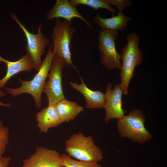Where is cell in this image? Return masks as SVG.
Wrapping results in <instances>:
<instances>
[{
  "label": "cell",
  "mask_w": 167,
  "mask_h": 167,
  "mask_svg": "<svg viewBox=\"0 0 167 167\" xmlns=\"http://www.w3.org/2000/svg\"><path fill=\"white\" fill-rule=\"evenodd\" d=\"M53 48L52 43L38 72L32 79L26 81L19 78L21 86L15 88H5L7 92L13 96L23 93H29L34 98L36 107L38 108L41 107L43 88L54 55Z\"/></svg>",
  "instance_id": "cell-1"
},
{
  "label": "cell",
  "mask_w": 167,
  "mask_h": 167,
  "mask_svg": "<svg viewBox=\"0 0 167 167\" xmlns=\"http://www.w3.org/2000/svg\"><path fill=\"white\" fill-rule=\"evenodd\" d=\"M126 39L127 44L120 54L122 63L119 85L125 95L128 93L130 82L134 76L135 69L141 64L143 59L142 51L138 46L139 38L137 34H129Z\"/></svg>",
  "instance_id": "cell-2"
},
{
  "label": "cell",
  "mask_w": 167,
  "mask_h": 167,
  "mask_svg": "<svg viewBox=\"0 0 167 167\" xmlns=\"http://www.w3.org/2000/svg\"><path fill=\"white\" fill-rule=\"evenodd\" d=\"M65 144L68 156L78 161L98 163L103 159L102 151L91 136H86L79 132L71 135Z\"/></svg>",
  "instance_id": "cell-3"
},
{
  "label": "cell",
  "mask_w": 167,
  "mask_h": 167,
  "mask_svg": "<svg viewBox=\"0 0 167 167\" xmlns=\"http://www.w3.org/2000/svg\"><path fill=\"white\" fill-rule=\"evenodd\" d=\"M145 120L143 111L137 109L133 110L128 115L118 119V131L120 136L141 144L150 141L152 135L145 127Z\"/></svg>",
  "instance_id": "cell-4"
},
{
  "label": "cell",
  "mask_w": 167,
  "mask_h": 167,
  "mask_svg": "<svg viewBox=\"0 0 167 167\" xmlns=\"http://www.w3.org/2000/svg\"><path fill=\"white\" fill-rule=\"evenodd\" d=\"M71 23L66 20L61 21L58 19L53 29L51 35L53 40V51L66 61L67 66L71 65L76 69L71 59L70 43L76 31L70 26Z\"/></svg>",
  "instance_id": "cell-5"
},
{
  "label": "cell",
  "mask_w": 167,
  "mask_h": 167,
  "mask_svg": "<svg viewBox=\"0 0 167 167\" xmlns=\"http://www.w3.org/2000/svg\"><path fill=\"white\" fill-rule=\"evenodd\" d=\"M97 48L100 53L101 63L109 70H121V57L115 48V40L118 36V31L102 29L99 32Z\"/></svg>",
  "instance_id": "cell-6"
},
{
  "label": "cell",
  "mask_w": 167,
  "mask_h": 167,
  "mask_svg": "<svg viewBox=\"0 0 167 167\" xmlns=\"http://www.w3.org/2000/svg\"><path fill=\"white\" fill-rule=\"evenodd\" d=\"M67 65L63 58L54 55L48 75L49 79L45 82L42 91L46 95L48 105H55L65 98L62 88V77L63 70Z\"/></svg>",
  "instance_id": "cell-7"
},
{
  "label": "cell",
  "mask_w": 167,
  "mask_h": 167,
  "mask_svg": "<svg viewBox=\"0 0 167 167\" xmlns=\"http://www.w3.org/2000/svg\"><path fill=\"white\" fill-rule=\"evenodd\" d=\"M11 17L17 23L24 32L26 37L27 45L26 51L29 56L33 66V68L38 71L42 63L41 57L44 53L46 46L49 43V40L41 32L42 26L40 24L38 27V32L34 34L30 32L19 20L15 13Z\"/></svg>",
  "instance_id": "cell-8"
},
{
  "label": "cell",
  "mask_w": 167,
  "mask_h": 167,
  "mask_svg": "<svg viewBox=\"0 0 167 167\" xmlns=\"http://www.w3.org/2000/svg\"><path fill=\"white\" fill-rule=\"evenodd\" d=\"M112 84L108 83L105 95V115L104 120L106 122L110 120L119 119L124 116L126 111L122 107V96L123 91L119 84L115 85L112 89Z\"/></svg>",
  "instance_id": "cell-9"
},
{
  "label": "cell",
  "mask_w": 167,
  "mask_h": 167,
  "mask_svg": "<svg viewBox=\"0 0 167 167\" xmlns=\"http://www.w3.org/2000/svg\"><path fill=\"white\" fill-rule=\"evenodd\" d=\"M60 157L54 149L39 147L29 157L23 160L22 167H63Z\"/></svg>",
  "instance_id": "cell-10"
},
{
  "label": "cell",
  "mask_w": 167,
  "mask_h": 167,
  "mask_svg": "<svg viewBox=\"0 0 167 167\" xmlns=\"http://www.w3.org/2000/svg\"><path fill=\"white\" fill-rule=\"evenodd\" d=\"M60 17L63 18L70 23L74 18H78L84 22L90 28H92L91 24L80 14L76 6L68 0H57L46 15V19L49 20Z\"/></svg>",
  "instance_id": "cell-11"
},
{
  "label": "cell",
  "mask_w": 167,
  "mask_h": 167,
  "mask_svg": "<svg viewBox=\"0 0 167 167\" xmlns=\"http://www.w3.org/2000/svg\"><path fill=\"white\" fill-rule=\"evenodd\" d=\"M81 83L70 82L69 84L73 88L82 93L86 100V107L88 109L104 108L105 105V95L100 90L93 91L89 89L79 75Z\"/></svg>",
  "instance_id": "cell-12"
},
{
  "label": "cell",
  "mask_w": 167,
  "mask_h": 167,
  "mask_svg": "<svg viewBox=\"0 0 167 167\" xmlns=\"http://www.w3.org/2000/svg\"><path fill=\"white\" fill-rule=\"evenodd\" d=\"M5 63L7 71L5 76L0 79V88H3L8 81L13 76L22 71L29 72L33 68L32 60L26 53L17 61L12 62L6 60L0 55V63Z\"/></svg>",
  "instance_id": "cell-13"
},
{
  "label": "cell",
  "mask_w": 167,
  "mask_h": 167,
  "mask_svg": "<svg viewBox=\"0 0 167 167\" xmlns=\"http://www.w3.org/2000/svg\"><path fill=\"white\" fill-rule=\"evenodd\" d=\"M36 117L37 126L42 132L46 133L62 123L55 105H48L37 113Z\"/></svg>",
  "instance_id": "cell-14"
},
{
  "label": "cell",
  "mask_w": 167,
  "mask_h": 167,
  "mask_svg": "<svg viewBox=\"0 0 167 167\" xmlns=\"http://www.w3.org/2000/svg\"><path fill=\"white\" fill-rule=\"evenodd\" d=\"M95 22L102 29L118 31H124L128 22L131 20V18L125 15L122 11H118L117 15H113L108 18H103L97 13L94 18Z\"/></svg>",
  "instance_id": "cell-15"
},
{
  "label": "cell",
  "mask_w": 167,
  "mask_h": 167,
  "mask_svg": "<svg viewBox=\"0 0 167 167\" xmlns=\"http://www.w3.org/2000/svg\"><path fill=\"white\" fill-rule=\"evenodd\" d=\"M62 123L73 120L81 113L84 108L75 102L69 101L65 98L55 104Z\"/></svg>",
  "instance_id": "cell-16"
},
{
  "label": "cell",
  "mask_w": 167,
  "mask_h": 167,
  "mask_svg": "<svg viewBox=\"0 0 167 167\" xmlns=\"http://www.w3.org/2000/svg\"><path fill=\"white\" fill-rule=\"evenodd\" d=\"M70 1L75 6L78 5H84L96 10L100 8L105 9L110 12L112 16L117 12L116 9L111 6L108 0H70Z\"/></svg>",
  "instance_id": "cell-17"
},
{
  "label": "cell",
  "mask_w": 167,
  "mask_h": 167,
  "mask_svg": "<svg viewBox=\"0 0 167 167\" xmlns=\"http://www.w3.org/2000/svg\"><path fill=\"white\" fill-rule=\"evenodd\" d=\"M60 159L63 167H101L97 162L75 160L64 153L61 155Z\"/></svg>",
  "instance_id": "cell-18"
},
{
  "label": "cell",
  "mask_w": 167,
  "mask_h": 167,
  "mask_svg": "<svg viewBox=\"0 0 167 167\" xmlns=\"http://www.w3.org/2000/svg\"><path fill=\"white\" fill-rule=\"evenodd\" d=\"M9 138V130L5 126L2 121H0V156H2L6 146L8 143Z\"/></svg>",
  "instance_id": "cell-19"
},
{
  "label": "cell",
  "mask_w": 167,
  "mask_h": 167,
  "mask_svg": "<svg viewBox=\"0 0 167 167\" xmlns=\"http://www.w3.org/2000/svg\"><path fill=\"white\" fill-rule=\"evenodd\" d=\"M108 1L110 5L115 6L118 11H122L132 4V1L130 0H108Z\"/></svg>",
  "instance_id": "cell-20"
},
{
  "label": "cell",
  "mask_w": 167,
  "mask_h": 167,
  "mask_svg": "<svg viewBox=\"0 0 167 167\" xmlns=\"http://www.w3.org/2000/svg\"><path fill=\"white\" fill-rule=\"evenodd\" d=\"M11 160L8 156H0V167H8Z\"/></svg>",
  "instance_id": "cell-21"
},
{
  "label": "cell",
  "mask_w": 167,
  "mask_h": 167,
  "mask_svg": "<svg viewBox=\"0 0 167 167\" xmlns=\"http://www.w3.org/2000/svg\"><path fill=\"white\" fill-rule=\"evenodd\" d=\"M0 106H4L6 107H11V105L9 103H4L0 101Z\"/></svg>",
  "instance_id": "cell-22"
},
{
  "label": "cell",
  "mask_w": 167,
  "mask_h": 167,
  "mask_svg": "<svg viewBox=\"0 0 167 167\" xmlns=\"http://www.w3.org/2000/svg\"><path fill=\"white\" fill-rule=\"evenodd\" d=\"M5 94L1 90L0 88V97L5 96Z\"/></svg>",
  "instance_id": "cell-23"
}]
</instances>
